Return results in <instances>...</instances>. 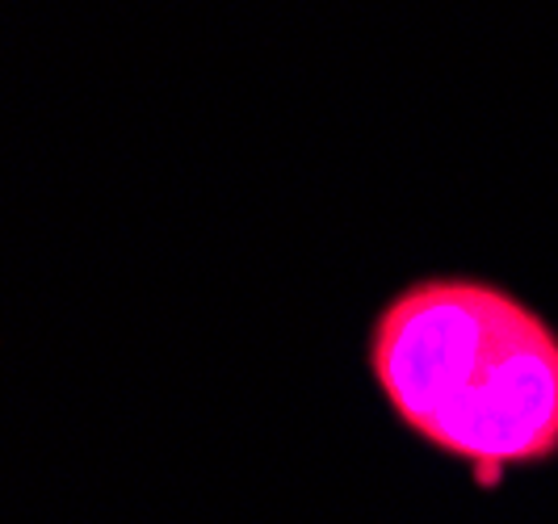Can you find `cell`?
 Listing matches in <instances>:
<instances>
[{
    "label": "cell",
    "instance_id": "obj_1",
    "mask_svg": "<svg viewBox=\"0 0 558 524\" xmlns=\"http://www.w3.org/2000/svg\"><path fill=\"white\" fill-rule=\"evenodd\" d=\"M362 361L395 428L483 496L558 462V324L496 277L395 285L369 310Z\"/></svg>",
    "mask_w": 558,
    "mask_h": 524
}]
</instances>
